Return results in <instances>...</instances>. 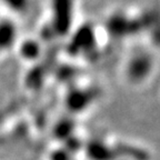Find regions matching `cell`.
Wrapping results in <instances>:
<instances>
[{
  "instance_id": "6da1fadb",
  "label": "cell",
  "mask_w": 160,
  "mask_h": 160,
  "mask_svg": "<svg viewBox=\"0 0 160 160\" xmlns=\"http://www.w3.org/2000/svg\"><path fill=\"white\" fill-rule=\"evenodd\" d=\"M52 5V30L57 35H68L72 27L73 0H51Z\"/></svg>"
},
{
  "instance_id": "7a4b0ae2",
  "label": "cell",
  "mask_w": 160,
  "mask_h": 160,
  "mask_svg": "<svg viewBox=\"0 0 160 160\" xmlns=\"http://www.w3.org/2000/svg\"><path fill=\"white\" fill-rule=\"evenodd\" d=\"M15 38V27L11 22L0 23V49L8 47Z\"/></svg>"
},
{
  "instance_id": "3957f363",
  "label": "cell",
  "mask_w": 160,
  "mask_h": 160,
  "mask_svg": "<svg viewBox=\"0 0 160 160\" xmlns=\"http://www.w3.org/2000/svg\"><path fill=\"white\" fill-rule=\"evenodd\" d=\"M21 52L25 57L28 58H32L36 57L39 52V47H38V43L32 40H28L26 42H23L22 47H21Z\"/></svg>"
},
{
  "instance_id": "277c9868",
  "label": "cell",
  "mask_w": 160,
  "mask_h": 160,
  "mask_svg": "<svg viewBox=\"0 0 160 160\" xmlns=\"http://www.w3.org/2000/svg\"><path fill=\"white\" fill-rule=\"evenodd\" d=\"M16 11H25L28 7V0H5Z\"/></svg>"
}]
</instances>
